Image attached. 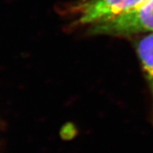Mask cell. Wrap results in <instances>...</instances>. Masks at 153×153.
Returning <instances> with one entry per match:
<instances>
[{
	"label": "cell",
	"instance_id": "6da1fadb",
	"mask_svg": "<svg viewBox=\"0 0 153 153\" xmlns=\"http://www.w3.org/2000/svg\"><path fill=\"white\" fill-rule=\"evenodd\" d=\"M145 33H153V0L107 22L91 25L87 32L90 35L111 37H129Z\"/></svg>",
	"mask_w": 153,
	"mask_h": 153
},
{
	"label": "cell",
	"instance_id": "7a4b0ae2",
	"mask_svg": "<svg viewBox=\"0 0 153 153\" xmlns=\"http://www.w3.org/2000/svg\"><path fill=\"white\" fill-rule=\"evenodd\" d=\"M148 0H87L72 7L79 16L74 25L88 26L105 22L142 5Z\"/></svg>",
	"mask_w": 153,
	"mask_h": 153
},
{
	"label": "cell",
	"instance_id": "3957f363",
	"mask_svg": "<svg viewBox=\"0 0 153 153\" xmlns=\"http://www.w3.org/2000/svg\"><path fill=\"white\" fill-rule=\"evenodd\" d=\"M135 49L150 89L151 109L149 121L153 126V33L138 39L135 42Z\"/></svg>",
	"mask_w": 153,
	"mask_h": 153
},
{
	"label": "cell",
	"instance_id": "277c9868",
	"mask_svg": "<svg viewBox=\"0 0 153 153\" xmlns=\"http://www.w3.org/2000/svg\"><path fill=\"white\" fill-rule=\"evenodd\" d=\"M79 1H82V2H83V1H87V0H79Z\"/></svg>",
	"mask_w": 153,
	"mask_h": 153
}]
</instances>
